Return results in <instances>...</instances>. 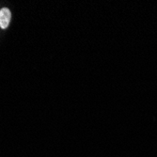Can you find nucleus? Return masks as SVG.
Masks as SVG:
<instances>
[{"instance_id":"1","label":"nucleus","mask_w":157,"mask_h":157,"mask_svg":"<svg viewBox=\"0 0 157 157\" xmlns=\"http://www.w3.org/2000/svg\"><path fill=\"white\" fill-rule=\"evenodd\" d=\"M11 18L10 10L7 8H3L0 10V27L1 28H7L10 25Z\"/></svg>"}]
</instances>
